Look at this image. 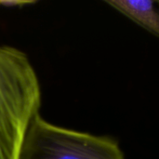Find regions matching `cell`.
<instances>
[{"label": "cell", "mask_w": 159, "mask_h": 159, "mask_svg": "<svg viewBox=\"0 0 159 159\" xmlns=\"http://www.w3.org/2000/svg\"><path fill=\"white\" fill-rule=\"evenodd\" d=\"M19 159H125L118 143L49 123L37 114L23 138Z\"/></svg>", "instance_id": "obj_2"}, {"label": "cell", "mask_w": 159, "mask_h": 159, "mask_svg": "<svg viewBox=\"0 0 159 159\" xmlns=\"http://www.w3.org/2000/svg\"><path fill=\"white\" fill-rule=\"evenodd\" d=\"M157 3H158V5H159V1H158V2H157Z\"/></svg>", "instance_id": "obj_5"}, {"label": "cell", "mask_w": 159, "mask_h": 159, "mask_svg": "<svg viewBox=\"0 0 159 159\" xmlns=\"http://www.w3.org/2000/svg\"><path fill=\"white\" fill-rule=\"evenodd\" d=\"M115 9L159 36V9L156 2L148 0H113L106 1Z\"/></svg>", "instance_id": "obj_3"}, {"label": "cell", "mask_w": 159, "mask_h": 159, "mask_svg": "<svg viewBox=\"0 0 159 159\" xmlns=\"http://www.w3.org/2000/svg\"><path fill=\"white\" fill-rule=\"evenodd\" d=\"M41 87L27 54L0 45V159H19L33 118L39 114Z\"/></svg>", "instance_id": "obj_1"}, {"label": "cell", "mask_w": 159, "mask_h": 159, "mask_svg": "<svg viewBox=\"0 0 159 159\" xmlns=\"http://www.w3.org/2000/svg\"><path fill=\"white\" fill-rule=\"evenodd\" d=\"M37 1H20V0H0V7L4 8H14L19 7L21 8L27 5L36 4Z\"/></svg>", "instance_id": "obj_4"}]
</instances>
